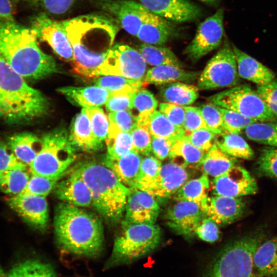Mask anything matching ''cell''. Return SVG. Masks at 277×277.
Returning <instances> with one entry per match:
<instances>
[{"label": "cell", "instance_id": "6da1fadb", "mask_svg": "<svg viewBox=\"0 0 277 277\" xmlns=\"http://www.w3.org/2000/svg\"><path fill=\"white\" fill-rule=\"evenodd\" d=\"M63 23L72 47L74 71L86 76H96L113 45L119 23L102 13L85 14Z\"/></svg>", "mask_w": 277, "mask_h": 277}, {"label": "cell", "instance_id": "7a4b0ae2", "mask_svg": "<svg viewBox=\"0 0 277 277\" xmlns=\"http://www.w3.org/2000/svg\"><path fill=\"white\" fill-rule=\"evenodd\" d=\"M53 223L56 243L63 251L89 258L102 253L104 228L95 214L62 202L56 207Z\"/></svg>", "mask_w": 277, "mask_h": 277}, {"label": "cell", "instance_id": "3957f363", "mask_svg": "<svg viewBox=\"0 0 277 277\" xmlns=\"http://www.w3.org/2000/svg\"><path fill=\"white\" fill-rule=\"evenodd\" d=\"M0 55L24 78L39 79L57 70L54 60L40 49L30 29L14 20L0 22Z\"/></svg>", "mask_w": 277, "mask_h": 277}, {"label": "cell", "instance_id": "277c9868", "mask_svg": "<svg viewBox=\"0 0 277 277\" xmlns=\"http://www.w3.org/2000/svg\"><path fill=\"white\" fill-rule=\"evenodd\" d=\"M48 102L29 86L0 55V119L10 124L28 122L43 115Z\"/></svg>", "mask_w": 277, "mask_h": 277}, {"label": "cell", "instance_id": "5b68a950", "mask_svg": "<svg viewBox=\"0 0 277 277\" xmlns=\"http://www.w3.org/2000/svg\"><path fill=\"white\" fill-rule=\"evenodd\" d=\"M72 172L81 176L89 187L92 205L96 211L108 222L118 221L125 212L130 188L103 163L85 162Z\"/></svg>", "mask_w": 277, "mask_h": 277}, {"label": "cell", "instance_id": "8992f818", "mask_svg": "<svg viewBox=\"0 0 277 277\" xmlns=\"http://www.w3.org/2000/svg\"><path fill=\"white\" fill-rule=\"evenodd\" d=\"M265 234L255 231L226 245L213 258L202 277H263L256 271L253 256Z\"/></svg>", "mask_w": 277, "mask_h": 277}, {"label": "cell", "instance_id": "52a82bcc", "mask_svg": "<svg viewBox=\"0 0 277 277\" xmlns=\"http://www.w3.org/2000/svg\"><path fill=\"white\" fill-rule=\"evenodd\" d=\"M122 230L115 238L112 252L104 266L107 270L127 265L151 253L159 246L161 230L155 224L122 222Z\"/></svg>", "mask_w": 277, "mask_h": 277}, {"label": "cell", "instance_id": "ba28073f", "mask_svg": "<svg viewBox=\"0 0 277 277\" xmlns=\"http://www.w3.org/2000/svg\"><path fill=\"white\" fill-rule=\"evenodd\" d=\"M43 147L30 164V172L49 177L64 176L76 159V149L67 131L56 129L42 138Z\"/></svg>", "mask_w": 277, "mask_h": 277}, {"label": "cell", "instance_id": "9c48e42d", "mask_svg": "<svg viewBox=\"0 0 277 277\" xmlns=\"http://www.w3.org/2000/svg\"><path fill=\"white\" fill-rule=\"evenodd\" d=\"M208 100L257 121L276 119L256 91L247 84L232 87L210 96Z\"/></svg>", "mask_w": 277, "mask_h": 277}, {"label": "cell", "instance_id": "30bf717a", "mask_svg": "<svg viewBox=\"0 0 277 277\" xmlns=\"http://www.w3.org/2000/svg\"><path fill=\"white\" fill-rule=\"evenodd\" d=\"M235 56L228 41L208 62L200 74L197 88L210 90L236 86L240 82Z\"/></svg>", "mask_w": 277, "mask_h": 277}, {"label": "cell", "instance_id": "8fae6325", "mask_svg": "<svg viewBox=\"0 0 277 277\" xmlns=\"http://www.w3.org/2000/svg\"><path fill=\"white\" fill-rule=\"evenodd\" d=\"M147 69V63L137 50L118 43L113 44L96 76L116 75L145 82Z\"/></svg>", "mask_w": 277, "mask_h": 277}, {"label": "cell", "instance_id": "7c38bea8", "mask_svg": "<svg viewBox=\"0 0 277 277\" xmlns=\"http://www.w3.org/2000/svg\"><path fill=\"white\" fill-rule=\"evenodd\" d=\"M224 9H219L199 25L195 35L185 48V53L196 62L221 45L224 33Z\"/></svg>", "mask_w": 277, "mask_h": 277}, {"label": "cell", "instance_id": "4fadbf2b", "mask_svg": "<svg viewBox=\"0 0 277 277\" xmlns=\"http://www.w3.org/2000/svg\"><path fill=\"white\" fill-rule=\"evenodd\" d=\"M29 29L36 39L46 42L61 57L73 61L72 47L63 21L53 20L42 13L31 19Z\"/></svg>", "mask_w": 277, "mask_h": 277}, {"label": "cell", "instance_id": "5bb4252c", "mask_svg": "<svg viewBox=\"0 0 277 277\" xmlns=\"http://www.w3.org/2000/svg\"><path fill=\"white\" fill-rule=\"evenodd\" d=\"M96 4L127 33L135 36L151 12L138 2L132 0H97Z\"/></svg>", "mask_w": 277, "mask_h": 277}, {"label": "cell", "instance_id": "9a60e30c", "mask_svg": "<svg viewBox=\"0 0 277 277\" xmlns=\"http://www.w3.org/2000/svg\"><path fill=\"white\" fill-rule=\"evenodd\" d=\"M211 187L213 195L234 197L254 194L258 189L254 178L246 169L238 165L214 177Z\"/></svg>", "mask_w": 277, "mask_h": 277}, {"label": "cell", "instance_id": "2e32d148", "mask_svg": "<svg viewBox=\"0 0 277 277\" xmlns=\"http://www.w3.org/2000/svg\"><path fill=\"white\" fill-rule=\"evenodd\" d=\"M205 214L201 205L191 201H177L167 210L165 219L168 226L185 237L195 234V230Z\"/></svg>", "mask_w": 277, "mask_h": 277}, {"label": "cell", "instance_id": "e0dca14e", "mask_svg": "<svg viewBox=\"0 0 277 277\" xmlns=\"http://www.w3.org/2000/svg\"><path fill=\"white\" fill-rule=\"evenodd\" d=\"M9 206L30 225L45 229L49 222V208L45 196L18 194L7 199Z\"/></svg>", "mask_w": 277, "mask_h": 277}, {"label": "cell", "instance_id": "ac0fdd59", "mask_svg": "<svg viewBox=\"0 0 277 277\" xmlns=\"http://www.w3.org/2000/svg\"><path fill=\"white\" fill-rule=\"evenodd\" d=\"M149 11L172 22L195 21L202 14L201 8L188 0H137Z\"/></svg>", "mask_w": 277, "mask_h": 277}, {"label": "cell", "instance_id": "d6986e66", "mask_svg": "<svg viewBox=\"0 0 277 277\" xmlns=\"http://www.w3.org/2000/svg\"><path fill=\"white\" fill-rule=\"evenodd\" d=\"M123 222L155 224L160 210L155 197L137 188H130Z\"/></svg>", "mask_w": 277, "mask_h": 277}, {"label": "cell", "instance_id": "ffe728a7", "mask_svg": "<svg viewBox=\"0 0 277 277\" xmlns=\"http://www.w3.org/2000/svg\"><path fill=\"white\" fill-rule=\"evenodd\" d=\"M200 205L206 217L222 226L239 220L245 209V204L241 198L223 195L207 196Z\"/></svg>", "mask_w": 277, "mask_h": 277}, {"label": "cell", "instance_id": "44dd1931", "mask_svg": "<svg viewBox=\"0 0 277 277\" xmlns=\"http://www.w3.org/2000/svg\"><path fill=\"white\" fill-rule=\"evenodd\" d=\"M188 177L185 168L171 162L165 163L162 165L158 175L145 191L155 197L166 198L176 192Z\"/></svg>", "mask_w": 277, "mask_h": 277}, {"label": "cell", "instance_id": "7402d4cb", "mask_svg": "<svg viewBox=\"0 0 277 277\" xmlns=\"http://www.w3.org/2000/svg\"><path fill=\"white\" fill-rule=\"evenodd\" d=\"M53 191L59 200L75 206L88 207L92 203L89 187L81 176L72 171L68 177L57 183Z\"/></svg>", "mask_w": 277, "mask_h": 277}, {"label": "cell", "instance_id": "603a6c76", "mask_svg": "<svg viewBox=\"0 0 277 277\" xmlns=\"http://www.w3.org/2000/svg\"><path fill=\"white\" fill-rule=\"evenodd\" d=\"M142 160L141 154L133 149L120 157L106 154L102 163L114 173L122 184L133 188L140 173Z\"/></svg>", "mask_w": 277, "mask_h": 277}, {"label": "cell", "instance_id": "cb8c5ba5", "mask_svg": "<svg viewBox=\"0 0 277 277\" xmlns=\"http://www.w3.org/2000/svg\"><path fill=\"white\" fill-rule=\"evenodd\" d=\"M176 31L172 22L150 12L136 37L144 43L162 46L174 37Z\"/></svg>", "mask_w": 277, "mask_h": 277}, {"label": "cell", "instance_id": "d4e9b609", "mask_svg": "<svg viewBox=\"0 0 277 277\" xmlns=\"http://www.w3.org/2000/svg\"><path fill=\"white\" fill-rule=\"evenodd\" d=\"M69 138L76 150L94 152L102 148L103 142L94 135L86 108L82 109L73 119Z\"/></svg>", "mask_w": 277, "mask_h": 277}, {"label": "cell", "instance_id": "484cf974", "mask_svg": "<svg viewBox=\"0 0 277 277\" xmlns=\"http://www.w3.org/2000/svg\"><path fill=\"white\" fill-rule=\"evenodd\" d=\"M237 63L240 77L258 85L268 84L275 77V73L261 63L232 45Z\"/></svg>", "mask_w": 277, "mask_h": 277}, {"label": "cell", "instance_id": "4316f807", "mask_svg": "<svg viewBox=\"0 0 277 277\" xmlns=\"http://www.w3.org/2000/svg\"><path fill=\"white\" fill-rule=\"evenodd\" d=\"M58 91L70 102L84 108L99 107L105 104L111 92L98 86L86 87L67 86Z\"/></svg>", "mask_w": 277, "mask_h": 277}, {"label": "cell", "instance_id": "83f0119b", "mask_svg": "<svg viewBox=\"0 0 277 277\" xmlns=\"http://www.w3.org/2000/svg\"><path fill=\"white\" fill-rule=\"evenodd\" d=\"M43 140L30 132H21L10 136L7 146L16 157L27 166L33 161L43 147Z\"/></svg>", "mask_w": 277, "mask_h": 277}, {"label": "cell", "instance_id": "f1b7e54d", "mask_svg": "<svg viewBox=\"0 0 277 277\" xmlns=\"http://www.w3.org/2000/svg\"><path fill=\"white\" fill-rule=\"evenodd\" d=\"M198 72L186 71L172 65L154 66L149 69L145 82L147 84L162 85L172 82L190 83L199 78Z\"/></svg>", "mask_w": 277, "mask_h": 277}, {"label": "cell", "instance_id": "f546056e", "mask_svg": "<svg viewBox=\"0 0 277 277\" xmlns=\"http://www.w3.org/2000/svg\"><path fill=\"white\" fill-rule=\"evenodd\" d=\"M253 263L263 277H277V235L263 241L256 248Z\"/></svg>", "mask_w": 277, "mask_h": 277}, {"label": "cell", "instance_id": "4dcf8cb0", "mask_svg": "<svg viewBox=\"0 0 277 277\" xmlns=\"http://www.w3.org/2000/svg\"><path fill=\"white\" fill-rule=\"evenodd\" d=\"M137 125L146 127L152 136L163 137L176 140L185 136L182 128L174 125L159 110L154 111L146 118L137 121Z\"/></svg>", "mask_w": 277, "mask_h": 277}, {"label": "cell", "instance_id": "1f68e13d", "mask_svg": "<svg viewBox=\"0 0 277 277\" xmlns=\"http://www.w3.org/2000/svg\"><path fill=\"white\" fill-rule=\"evenodd\" d=\"M159 94L165 102L185 106L192 104L197 100L199 89L183 82H172L162 85Z\"/></svg>", "mask_w": 277, "mask_h": 277}, {"label": "cell", "instance_id": "d6a6232c", "mask_svg": "<svg viewBox=\"0 0 277 277\" xmlns=\"http://www.w3.org/2000/svg\"><path fill=\"white\" fill-rule=\"evenodd\" d=\"M237 163L236 158L223 152L215 144L206 153L197 167L207 175L215 177L237 165Z\"/></svg>", "mask_w": 277, "mask_h": 277}, {"label": "cell", "instance_id": "836d02e7", "mask_svg": "<svg viewBox=\"0 0 277 277\" xmlns=\"http://www.w3.org/2000/svg\"><path fill=\"white\" fill-rule=\"evenodd\" d=\"M206 153L193 145L185 136L175 141L168 157L171 162L183 167H197Z\"/></svg>", "mask_w": 277, "mask_h": 277}, {"label": "cell", "instance_id": "e575fe53", "mask_svg": "<svg viewBox=\"0 0 277 277\" xmlns=\"http://www.w3.org/2000/svg\"><path fill=\"white\" fill-rule=\"evenodd\" d=\"M220 138H216V144L224 153L235 158L252 160L254 157L253 150L239 134L225 131Z\"/></svg>", "mask_w": 277, "mask_h": 277}, {"label": "cell", "instance_id": "d590c367", "mask_svg": "<svg viewBox=\"0 0 277 277\" xmlns=\"http://www.w3.org/2000/svg\"><path fill=\"white\" fill-rule=\"evenodd\" d=\"M137 50L147 64L153 67L163 65L183 66L175 54L167 47L143 43L138 47Z\"/></svg>", "mask_w": 277, "mask_h": 277}, {"label": "cell", "instance_id": "8d00e7d4", "mask_svg": "<svg viewBox=\"0 0 277 277\" xmlns=\"http://www.w3.org/2000/svg\"><path fill=\"white\" fill-rule=\"evenodd\" d=\"M8 277H57L53 267L37 259H27L14 265L8 273Z\"/></svg>", "mask_w": 277, "mask_h": 277}, {"label": "cell", "instance_id": "74e56055", "mask_svg": "<svg viewBox=\"0 0 277 277\" xmlns=\"http://www.w3.org/2000/svg\"><path fill=\"white\" fill-rule=\"evenodd\" d=\"M247 138L268 146L277 147V120L257 121L244 130Z\"/></svg>", "mask_w": 277, "mask_h": 277}, {"label": "cell", "instance_id": "f35d334b", "mask_svg": "<svg viewBox=\"0 0 277 277\" xmlns=\"http://www.w3.org/2000/svg\"><path fill=\"white\" fill-rule=\"evenodd\" d=\"M210 181L208 175L203 173L200 177L187 181L176 192V201H188L199 204L208 196Z\"/></svg>", "mask_w": 277, "mask_h": 277}, {"label": "cell", "instance_id": "ab89813d", "mask_svg": "<svg viewBox=\"0 0 277 277\" xmlns=\"http://www.w3.org/2000/svg\"><path fill=\"white\" fill-rule=\"evenodd\" d=\"M105 141L107 155L110 156L120 157L133 149L130 132L121 130L112 123Z\"/></svg>", "mask_w": 277, "mask_h": 277}, {"label": "cell", "instance_id": "60d3db41", "mask_svg": "<svg viewBox=\"0 0 277 277\" xmlns=\"http://www.w3.org/2000/svg\"><path fill=\"white\" fill-rule=\"evenodd\" d=\"M27 169H12L0 173V190L12 195L21 193L30 179Z\"/></svg>", "mask_w": 277, "mask_h": 277}, {"label": "cell", "instance_id": "b9f144b4", "mask_svg": "<svg viewBox=\"0 0 277 277\" xmlns=\"http://www.w3.org/2000/svg\"><path fill=\"white\" fill-rule=\"evenodd\" d=\"M147 83L116 75H103L95 81V84L112 92H136Z\"/></svg>", "mask_w": 277, "mask_h": 277}, {"label": "cell", "instance_id": "7bdbcfd3", "mask_svg": "<svg viewBox=\"0 0 277 277\" xmlns=\"http://www.w3.org/2000/svg\"><path fill=\"white\" fill-rule=\"evenodd\" d=\"M158 102L153 94L149 90L141 88L133 94L131 111H135L134 114L137 121L147 117L156 110Z\"/></svg>", "mask_w": 277, "mask_h": 277}, {"label": "cell", "instance_id": "ee69618b", "mask_svg": "<svg viewBox=\"0 0 277 277\" xmlns=\"http://www.w3.org/2000/svg\"><path fill=\"white\" fill-rule=\"evenodd\" d=\"M162 165L161 161L155 156L148 155L142 158L134 188L145 191L158 175Z\"/></svg>", "mask_w": 277, "mask_h": 277}, {"label": "cell", "instance_id": "f6af8a7d", "mask_svg": "<svg viewBox=\"0 0 277 277\" xmlns=\"http://www.w3.org/2000/svg\"><path fill=\"white\" fill-rule=\"evenodd\" d=\"M255 168L259 175L277 179V147L267 146L263 148Z\"/></svg>", "mask_w": 277, "mask_h": 277}, {"label": "cell", "instance_id": "bcb514c9", "mask_svg": "<svg viewBox=\"0 0 277 277\" xmlns=\"http://www.w3.org/2000/svg\"><path fill=\"white\" fill-rule=\"evenodd\" d=\"M219 109L222 115L224 128L228 132L240 134L248 126L257 122L234 111L220 107Z\"/></svg>", "mask_w": 277, "mask_h": 277}, {"label": "cell", "instance_id": "7dc6e473", "mask_svg": "<svg viewBox=\"0 0 277 277\" xmlns=\"http://www.w3.org/2000/svg\"><path fill=\"white\" fill-rule=\"evenodd\" d=\"M63 177H49L32 174L26 188L19 194H31L46 197L54 189L57 183Z\"/></svg>", "mask_w": 277, "mask_h": 277}, {"label": "cell", "instance_id": "c3c4849f", "mask_svg": "<svg viewBox=\"0 0 277 277\" xmlns=\"http://www.w3.org/2000/svg\"><path fill=\"white\" fill-rule=\"evenodd\" d=\"M86 109L94 135L103 142L107 138L109 130L110 123L108 115L100 107Z\"/></svg>", "mask_w": 277, "mask_h": 277}, {"label": "cell", "instance_id": "681fc988", "mask_svg": "<svg viewBox=\"0 0 277 277\" xmlns=\"http://www.w3.org/2000/svg\"><path fill=\"white\" fill-rule=\"evenodd\" d=\"M207 128L217 135L225 131L219 107L209 103L199 107Z\"/></svg>", "mask_w": 277, "mask_h": 277}, {"label": "cell", "instance_id": "f907efd6", "mask_svg": "<svg viewBox=\"0 0 277 277\" xmlns=\"http://www.w3.org/2000/svg\"><path fill=\"white\" fill-rule=\"evenodd\" d=\"M133 149L141 154L148 155L152 152V135L143 126L137 125L130 132Z\"/></svg>", "mask_w": 277, "mask_h": 277}, {"label": "cell", "instance_id": "816d5d0a", "mask_svg": "<svg viewBox=\"0 0 277 277\" xmlns=\"http://www.w3.org/2000/svg\"><path fill=\"white\" fill-rule=\"evenodd\" d=\"M135 92H112L106 102V108L110 112L132 109V98Z\"/></svg>", "mask_w": 277, "mask_h": 277}, {"label": "cell", "instance_id": "f5cc1de1", "mask_svg": "<svg viewBox=\"0 0 277 277\" xmlns=\"http://www.w3.org/2000/svg\"><path fill=\"white\" fill-rule=\"evenodd\" d=\"M185 136L193 145L205 153L216 144L217 138V135L207 128L198 129Z\"/></svg>", "mask_w": 277, "mask_h": 277}, {"label": "cell", "instance_id": "db71d44e", "mask_svg": "<svg viewBox=\"0 0 277 277\" xmlns=\"http://www.w3.org/2000/svg\"><path fill=\"white\" fill-rule=\"evenodd\" d=\"M184 108L185 117L183 129L185 136L198 129L207 128L199 107L185 106Z\"/></svg>", "mask_w": 277, "mask_h": 277}, {"label": "cell", "instance_id": "11a10c76", "mask_svg": "<svg viewBox=\"0 0 277 277\" xmlns=\"http://www.w3.org/2000/svg\"><path fill=\"white\" fill-rule=\"evenodd\" d=\"M195 234L201 240L212 243L219 239L220 231L218 225L214 221L204 217L196 227Z\"/></svg>", "mask_w": 277, "mask_h": 277}, {"label": "cell", "instance_id": "9f6ffc18", "mask_svg": "<svg viewBox=\"0 0 277 277\" xmlns=\"http://www.w3.org/2000/svg\"><path fill=\"white\" fill-rule=\"evenodd\" d=\"M256 91L277 118V77L268 84L258 85Z\"/></svg>", "mask_w": 277, "mask_h": 277}, {"label": "cell", "instance_id": "6f0895ef", "mask_svg": "<svg viewBox=\"0 0 277 277\" xmlns=\"http://www.w3.org/2000/svg\"><path fill=\"white\" fill-rule=\"evenodd\" d=\"M108 116L110 123L123 131L130 132L137 125V118L130 110L110 112Z\"/></svg>", "mask_w": 277, "mask_h": 277}, {"label": "cell", "instance_id": "680465c9", "mask_svg": "<svg viewBox=\"0 0 277 277\" xmlns=\"http://www.w3.org/2000/svg\"><path fill=\"white\" fill-rule=\"evenodd\" d=\"M27 169V165L19 161L7 145L0 141V173L12 169Z\"/></svg>", "mask_w": 277, "mask_h": 277}, {"label": "cell", "instance_id": "91938a15", "mask_svg": "<svg viewBox=\"0 0 277 277\" xmlns=\"http://www.w3.org/2000/svg\"><path fill=\"white\" fill-rule=\"evenodd\" d=\"M41 7L47 13L61 15L71 7L75 0H29Z\"/></svg>", "mask_w": 277, "mask_h": 277}, {"label": "cell", "instance_id": "94428289", "mask_svg": "<svg viewBox=\"0 0 277 277\" xmlns=\"http://www.w3.org/2000/svg\"><path fill=\"white\" fill-rule=\"evenodd\" d=\"M159 109L174 125L183 129L185 117L184 106L165 102L160 104Z\"/></svg>", "mask_w": 277, "mask_h": 277}, {"label": "cell", "instance_id": "6125c7cd", "mask_svg": "<svg viewBox=\"0 0 277 277\" xmlns=\"http://www.w3.org/2000/svg\"><path fill=\"white\" fill-rule=\"evenodd\" d=\"M175 141L169 138L152 136V152L159 160H164L169 156Z\"/></svg>", "mask_w": 277, "mask_h": 277}, {"label": "cell", "instance_id": "be15d7a7", "mask_svg": "<svg viewBox=\"0 0 277 277\" xmlns=\"http://www.w3.org/2000/svg\"><path fill=\"white\" fill-rule=\"evenodd\" d=\"M11 0H0V22L14 21Z\"/></svg>", "mask_w": 277, "mask_h": 277}, {"label": "cell", "instance_id": "e7e4bbea", "mask_svg": "<svg viewBox=\"0 0 277 277\" xmlns=\"http://www.w3.org/2000/svg\"><path fill=\"white\" fill-rule=\"evenodd\" d=\"M199 1L208 5H210L212 6H215L217 4L219 0H199Z\"/></svg>", "mask_w": 277, "mask_h": 277}, {"label": "cell", "instance_id": "03108f58", "mask_svg": "<svg viewBox=\"0 0 277 277\" xmlns=\"http://www.w3.org/2000/svg\"><path fill=\"white\" fill-rule=\"evenodd\" d=\"M0 277H8V273H6V272L3 270L2 267L0 265Z\"/></svg>", "mask_w": 277, "mask_h": 277}, {"label": "cell", "instance_id": "003e7915", "mask_svg": "<svg viewBox=\"0 0 277 277\" xmlns=\"http://www.w3.org/2000/svg\"><path fill=\"white\" fill-rule=\"evenodd\" d=\"M12 4H17V3H18L21 0H11Z\"/></svg>", "mask_w": 277, "mask_h": 277}]
</instances>
